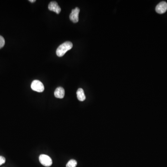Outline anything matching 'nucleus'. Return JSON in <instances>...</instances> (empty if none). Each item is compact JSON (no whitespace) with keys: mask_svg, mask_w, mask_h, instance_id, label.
<instances>
[{"mask_svg":"<svg viewBox=\"0 0 167 167\" xmlns=\"http://www.w3.org/2000/svg\"><path fill=\"white\" fill-rule=\"evenodd\" d=\"M77 165V162L74 159H72L67 162L66 167H76Z\"/></svg>","mask_w":167,"mask_h":167,"instance_id":"nucleus-9","label":"nucleus"},{"mask_svg":"<svg viewBox=\"0 0 167 167\" xmlns=\"http://www.w3.org/2000/svg\"><path fill=\"white\" fill-rule=\"evenodd\" d=\"M5 42L4 38L2 36L0 35V49L3 48L5 45Z\"/></svg>","mask_w":167,"mask_h":167,"instance_id":"nucleus-10","label":"nucleus"},{"mask_svg":"<svg viewBox=\"0 0 167 167\" xmlns=\"http://www.w3.org/2000/svg\"><path fill=\"white\" fill-rule=\"evenodd\" d=\"M29 2H35L36 1L35 0H30Z\"/></svg>","mask_w":167,"mask_h":167,"instance_id":"nucleus-12","label":"nucleus"},{"mask_svg":"<svg viewBox=\"0 0 167 167\" xmlns=\"http://www.w3.org/2000/svg\"><path fill=\"white\" fill-rule=\"evenodd\" d=\"M77 96L78 99L80 101H84L85 99V94L84 91L82 88H79L77 92Z\"/></svg>","mask_w":167,"mask_h":167,"instance_id":"nucleus-8","label":"nucleus"},{"mask_svg":"<svg viewBox=\"0 0 167 167\" xmlns=\"http://www.w3.org/2000/svg\"><path fill=\"white\" fill-rule=\"evenodd\" d=\"M65 90L62 87H58L55 92V96L56 98L58 99H63L64 97Z\"/></svg>","mask_w":167,"mask_h":167,"instance_id":"nucleus-7","label":"nucleus"},{"mask_svg":"<svg viewBox=\"0 0 167 167\" xmlns=\"http://www.w3.org/2000/svg\"><path fill=\"white\" fill-rule=\"evenodd\" d=\"M73 45L71 42H66L59 45L56 50L57 55L59 57H62L68 51L72 48Z\"/></svg>","mask_w":167,"mask_h":167,"instance_id":"nucleus-1","label":"nucleus"},{"mask_svg":"<svg viewBox=\"0 0 167 167\" xmlns=\"http://www.w3.org/2000/svg\"><path fill=\"white\" fill-rule=\"evenodd\" d=\"M31 87L33 91L37 92H42L44 91V86L42 83L38 80H35L31 84Z\"/></svg>","mask_w":167,"mask_h":167,"instance_id":"nucleus-2","label":"nucleus"},{"mask_svg":"<svg viewBox=\"0 0 167 167\" xmlns=\"http://www.w3.org/2000/svg\"><path fill=\"white\" fill-rule=\"evenodd\" d=\"M167 10V3L165 2H160L155 7V11L159 14L165 13Z\"/></svg>","mask_w":167,"mask_h":167,"instance_id":"nucleus-4","label":"nucleus"},{"mask_svg":"<svg viewBox=\"0 0 167 167\" xmlns=\"http://www.w3.org/2000/svg\"><path fill=\"white\" fill-rule=\"evenodd\" d=\"M80 9L78 8H76L72 9L71 13L70 15V19L73 22L77 23L78 22V15H79Z\"/></svg>","mask_w":167,"mask_h":167,"instance_id":"nucleus-5","label":"nucleus"},{"mask_svg":"<svg viewBox=\"0 0 167 167\" xmlns=\"http://www.w3.org/2000/svg\"><path fill=\"white\" fill-rule=\"evenodd\" d=\"M6 162V159L5 157L2 156H0V165L4 164Z\"/></svg>","mask_w":167,"mask_h":167,"instance_id":"nucleus-11","label":"nucleus"},{"mask_svg":"<svg viewBox=\"0 0 167 167\" xmlns=\"http://www.w3.org/2000/svg\"><path fill=\"white\" fill-rule=\"evenodd\" d=\"M48 9L50 11H54L57 14H59L61 12V8L56 2H51L49 3Z\"/></svg>","mask_w":167,"mask_h":167,"instance_id":"nucleus-6","label":"nucleus"},{"mask_svg":"<svg viewBox=\"0 0 167 167\" xmlns=\"http://www.w3.org/2000/svg\"><path fill=\"white\" fill-rule=\"evenodd\" d=\"M39 161L41 164L45 167H50L52 164L51 158L47 155H41L39 156Z\"/></svg>","mask_w":167,"mask_h":167,"instance_id":"nucleus-3","label":"nucleus"}]
</instances>
